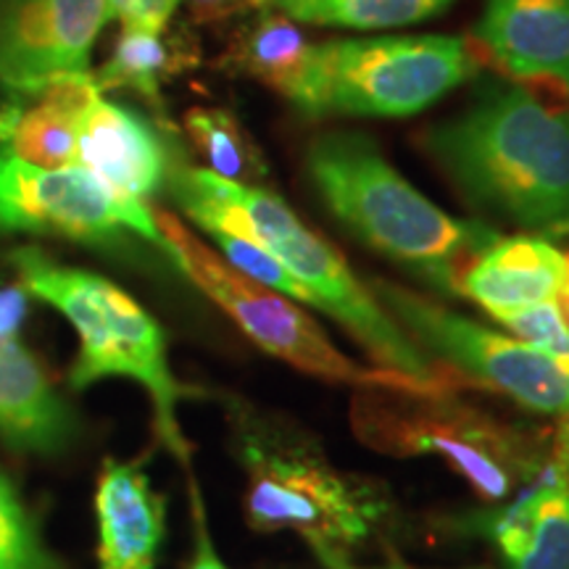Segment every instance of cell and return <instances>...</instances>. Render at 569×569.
Segmentation results:
<instances>
[{
  "label": "cell",
  "instance_id": "obj_1",
  "mask_svg": "<svg viewBox=\"0 0 569 569\" xmlns=\"http://www.w3.org/2000/svg\"><path fill=\"white\" fill-rule=\"evenodd\" d=\"M169 190L180 209L209 234H240L264 246L301 284L303 303L317 306L343 325L382 369L425 386L451 388L438 365L427 359L372 290L351 272L343 256L311 232L282 198L190 167L177 169Z\"/></svg>",
  "mask_w": 569,
  "mask_h": 569
},
{
  "label": "cell",
  "instance_id": "obj_2",
  "mask_svg": "<svg viewBox=\"0 0 569 569\" xmlns=\"http://www.w3.org/2000/svg\"><path fill=\"white\" fill-rule=\"evenodd\" d=\"M427 148L475 203L530 230H569V103L501 84L427 132Z\"/></svg>",
  "mask_w": 569,
  "mask_h": 569
},
{
  "label": "cell",
  "instance_id": "obj_3",
  "mask_svg": "<svg viewBox=\"0 0 569 569\" xmlns=\"http://www.w3.org/2000/svg\"><path fill=\"white\" fill-rule=\"evenodd\" d=\"M306 167L327 209L361 243L446 296L461 293L467 269L498 240L488 224L453 219L427 201L359 132L317 138Z\"/></svg>",
  "mask_w": 569,
  "mask_h": 569
},
{
  "label": "cell",
  "instance_id": "obj_4",
  "mask_svg": "<svg viewBox=\"0 0 569 569\" xmlns=\"http://www.w3.org/2000/svg\"><path fill=\"white\" fill-rule=\"evenodd\" d=\"M21 284L51 303L74 325L80 356L71 367V386L88 388L103 377H130L153 398L156 430L182 465L190 461L188 440L177 425V386L167 359L161 327L119 284L84 269L56 264L38 248H21L11 256Z\"/></svg>",
  "mask_w": 569,
  "mask_h": 569
},
{
  "label": "cell",
  "instance_id": "obj_5",
  "mask_svg": "<svg viewBox=\"0 0 569 569\" xmlns=\"http://www.w3.org/2000/svg\"><path fill=\"white\" fill-rule=\"evenodd\" d=\"M353 432L390 457L446 459L486 501L528 490L549 467L536 440L461 401L453 390L365 388L351 407Z\"/></svg>",
  "mask_w": 569,
  "mask_h": 569
},
{
  "label": "cell",
  "instance_id": "obj_6",
  "mask_svg": "<svg viewBox=\"0 0 569 569\" xmlns=\"http://www.w3.org/2000/svg\"><path fill=\"white\" fill-rule=\"evenodd\" d=\"M480 69L478 46L446 34L311 42L284 98L306 117H409Z\"/></svg>",
  "mask_w": 569,
  "mask_h": 569
},
{
  "label": "cell",
  "instance_id": "obj_7",
  "mask_svg": "<svg viewBox=\"0 0 569 569\" xmlns=\"http://www.w3.org/2000/svg\"><path fill=\"white\" fill-rule=\"evenodd\" d=\"M248 475L246 515L253 530H293L311 551L343 553L377 528L386 498L327 465L315 448L290 443L264 427L240 438Z\"/></svg>",
  "mask_w": 569,
  "mask_h": 569
},
{
  "label": "cell",
  "instance_id": "obj_8",
  "mask_svg": "<svg viewBox=\"0 0 569 569\" xmlns=\"http://www.w3.org/2000/svg\"><path fill=\"white\" fill-rule=\"evenodd\" d=\"M161 234V248L177 261L182 274L196 288H201L213 303L222 306L240 330L264 348L267 353L288 361L290 367L322 380L343 382L359 390L365 388H398V390H448L411 380L390 369L359 367L343 351L332 346L325 330L311 319L301 306L288 296L264 288L251 277L240 274L227 261L213 256L193 232H188L172 213H153Z\"/></svg>",
  "mask_w": 569,
  "mask_h": 569
},
{
  "label": "cell",
  "instance_id": "obj_9",
  "mask_svg": "<svg viewBox=\"0 0 569 569\" xmlns=\"http://www.w3.org/2000/svg\"><path fill=\"white\" fill-rule=\"evenodd\" d=\"M372 293L427 353L538 415L559 417L569 430V375L549 353L519 338L498 336L396 282L375 280Z\"/></svg>",
  "mask_w": 569,
  "mask_h": 569
},
{
  "label": "cell",
  "instance_id": "obj_10",
  "mask_svg": "<svg viewBox=\"0 0 569 569\" xmlns=\"http://www.w3.org/2000/svg\"><path fill=\"white\" fill-rule=\"evenodd\" d=\"M132 230L161 246L146 203L127 201L82 167L46 169L0 151V232H40L111 243Z\"/></svg>",
  "mask_w": 569,
  "mask_h": 569
},
{
  "label": "cell",
  "instance_id": "obj_11",
  "mask_svg": "<svg viewBox=\"0 0 569 569\" xmlns=\"http://www.w3.org/2000/svg\"><path fill=\"white\" fill-rule=\"evenodd\" d=\"M109 17V0H0V84L84 74Z\"/></svg>",
  "mask_w": 569,
  "mask_h": 569
},
{
  "label": "cell",
  "instance_id": "obj_12",
  "mask_svg": "<svg viewBox=\"0 0 569 569\" xmlns=\"http://www.w3.org/2000/svg\"><path fill=\"white\" fill-rule=\"evenodd\" d=\"M24 311V288H0V438L19 451L53 457L74 440L77 417L19 340Z\"/></svg>",
  "mask_w": 569,
  "mask_h": 569
},
{
  "label": "cell",
  "instance_id": "obj_13",
  "mask_svg": "<svg viewBox=\"0 0 569 569\" xmlns=\"http://www.w3.org/2000/svg\"><path fill=\"white\" fill-rule=\"evenodd\" d=\"M469 530L493 540L507 569H569V432H559L549 467L528 490Z\"/></svg>",
  "mask_w": 569,
  "mask_h": 569
},
{
  "label": "cell",
  "instance_id": "obj_14",
  "mask_svg": "<svg viewBox=\"0 0 569 569\" xmlns=\"http://www.w3.org/2000/svg\"><path fill=\"white\" fill-rule=\"evenodd\" d=\"M472 42L503 74L569 96V0H488Z\"/></svg>",
  "mask_w": 569,
  "mask_h": 569
},
{
  "label": "cell",
  "instance_id": "obj_15",
  "mask_svg": "<svg viewBox=\"0 0 569 569\" xmlns=\"http://www.w3.org/2000/svg\"><path fill=\"white\" fill-rule=\"evenodd\" d=\"M9 90L0 101V151L34 167H77L80 124L101 96L90 71Z\"/></svg>",
  "mask_w": 569,
  "mask_h": 569
},
{
  "label": "cell",
  "instance_id": "obj_16",
  "mask_svg": "<svg viewBox=\"0 0 569 569\" xmlns=\"http://www.w3.org/2000/svg\"><path fill=\"white\" fill-rule=\"evenodd\" d=\"M169 163L167 146L140 113L96 98L77 134V167L88 169L111 193L146 203L167 184Z\"/></svg>",
  "mask_w": 569,
  "mask_h": 569
},
{
  "label": "cell",
  "instance_id": "obj_17",
  "mask_svg": "<svg viewBox=\"0 0 569 569\" xmlns=\"http://www.w3.org/2000/svg\"><path fill=\"white\" fill-rule=\"evenodd\" d=\"M101 569H153L167 503L138 461H106L96 490Z\"/></svg>",
  "mask_w": 569,
  "mask_h": 569
},
{
  "label": "cell",
  "instance_id": "obj_18",
  "mask_svg": "<svg viewBox=\"0 0 569 569\" xmlns=\"http://www.w3.org/2000/svg\"><path fill=\"white\" fill-rule=\"evenodd\" d=\"M567 261L543 238H498L488 246L461 280V293L480 303L490 317L557 301L565 284Z\"/></svg>",
  "mask_w": 569,
  "mask_h": 569
},
{
  "label": "cell",
  "instance_id": "obj_19",
  "mask_svg": "<svg viewBox=\"0 0 569 569\" xmlns=\"http://www.w3.org/2000/svg\"><path fill=\"white\" fill-rule=\"evenodd\" d=\"M193 61L196 53L184 38H177V34L167 38L163 30L151 32L124 27L111 59L92 80L98 90L124 88L161 106V84Z\"/></svg>",
  "mask_w": 569,
  "mask_h": 569
},
{
  "label": "cell",
  "instance_id": "obj_20",
  "mask_svg": "<svg viewBox=\"0 0 569 569\" xmlns=\"http://www.w3.org/2000/svg\"><path fill=\"white\" fill-rule=\"evenodd\" d=\"M311 42L293 19L274 9H261V17L243 27L227 53V67L269 84L282 96L293 88Z\"/></svg>",
  "mask_w": 569,
  "mask_h": 569
},
{
  "label": "cell",
  "instance_id": "obj_21",
  "mask_svg": "<svg viewBox=\"0 0 569 569\" xmlns=\"http://www.w3.org/2000/svg\"><path fill=\"white\" fill-rule=\"evenodd\" d=\"M451 3L453 0H267L264 9L280 11L298 24L386 30L417 24Z\"/></svg>",
  "mask_w": 569,
  "mask_h": 569
},
{
  "label": "cell",
  "instance_id": "obj_22",
  "mask_svg": "<svg viewBox=\"0 0 569 569\" xmlns=\"http://www.w3.org/2000/svg\"><path fill=\"white\" fill-rule=\"evenodd\" d=\"M184 124L213 174L240 184H253L267 174L259 151L232 113L222 109H196L188 113Z\"/></svg>",
  "mask_w": 569,
  "mask_h": 569
},
{
  "label": "cell",
  "instance_id": "obj_23",
  "mask_svg": "<svg viewBox=\"0 0 569 569\" xmlns=\"http://www.w3.org/2000/svg\"><path fill=\"white\" fill-rule=\"evenodd\" d=\"M0 569H63L6 475H0Z\"/></svg>",
  "mask_w": 569,
  "mask_h": 569
},
{
  "label": "cell",
  "instance_id": "obj_24",
  "mask_svg": "<svg viewBox=\"0 0 569 569\" xmlns=\"http://www.w3.org/2000/svg\"><path fill=\"white\" fill-rule=\"evenodd\" d=\"M496 319L503 327H509L519 340L536 346L538 351L549 353L569 375V325L557 301L528 306V309L509 311V315H501Z\"/></svg>",
  "mask_w": 569,
  "mask_h": 569
},
{
  "label": "cell",
  "instance_id": "obj_25",
  "mask_svg": "<svg viewBox=\"0 0 569 569\" xmlns=\"http://www.w3.org/2000/svg\"><path fill=\"white\" fill-rule=\"evenodd\" d=\"M211 238L217 240L219 248H222L227 264L238 269L240 274L251 277V280L261 282L264 288L277 290V293L303 301V290L301 284L293 280V274H290L264 246L256 243L253 238H240V234L227 232H211Z\"/></svg>",
  "mask_w": 569,
  "mask_h": 569
},
{
  "label": "cell",
  "instance_id": "obj_26",
  "mask_svg": "<svg viewBox=\"0 0 569 569\" xmlns=\"http://www.w3.org/2000/svg\"><path fill=\"white\" fill-rule=\"evenodd\" d=\"M109 6L111 17H117L124 27L161 32L167 30L180 0H109Z\"/></svg>",
  "mask_w": 569,
  "mask_h": 569
},
{
  "label": "cell",
  "instance_id": "obj_27",
  "mask_svg": "<svg viewBox=\"0 0 569 569\" xmlns=\"http://www.w3.org/2000/svg\"><path fill=\"white\" fill-rule=\"evenodd\" d=\"M190 496H193V525H196V557L190 561L188 569H230L219 559L217 549H213V540L209 536V522H206V511L201 493H198L196 482L190 486Z\"/></svg>",
  "mask_w": 569,
  "mask_h": 569
},
{
  "label": "cell",
  "instance_id": "obj_28",
  "mask_svg": "<svg viewBox=\"0 0 569 569\" xmlns=\"http://www.w3.org/2000/svg\"><path fill=\"white\" fill-rule=\"evenodd\" d=\"M184 3L198 21H219L253 9H264L267 0H184Z\"/></svg>",
  "mask_w": 569,
  "mask_h": 569
},
{
  "label": "cell",
  "instance_id": "obj_29",
  "mask_svg": "<svg viewBox=\"0 0 569 569\" xmlns=\"http://www.w3.org/2000/svg\"><path fill=\"white\" fill-rule=\"evenodd\" d=\"M315 553H317L319 561H322L327 569H407V567H361V565H353V561L348 559L346 553H340V551L317 549Z\"/></svg>",
  "mask_w": 569,
  "mask_h": 569
},
{
  "label": "cell",
  "instance_id": "obj_30",
  "mask_svg": "<svg viewBox=\"0 0 569 569\" xmlns=\"http://www.w3.org/2000/svg\"><path fill=\"white\" fill-rule=\"evenodd\" d=\"M565 261H567V272H565V284H561L559 290V309L569 325V253L565 256Z\"/></svg>",
  "mask_w": 569,
  "mask_h": 569
}]
</instances>
